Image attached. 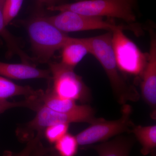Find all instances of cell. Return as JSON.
<instances>
[{
    "label": "cell",
    "instance_id": "cell-1",
    "mask_svg": "<svg viewBox=\"0 0 156 156\" xmlns=\"http://www.w3.org/2000/svg\"><path fill=\"white\" fill-rule=\"evenodd\" d=\"M112 31L92 37L85 38L90 54L100 62L109 81L113 93L122 105L128 101H137L140 95L137 90L120 74L113 50Z\"/></svg>",
    "mask_w": 156,
    "mask_h": 156
},
{
    "label": "cell",
    "instance_id": "cell-2",
    "mask_svg": "<svg viewBox=\"0 0 156 156\" xmlns=\"http://www.w3.org/2000/svg\"><path fill=\"white\" fill-rule=\"evenodd\" d=\"M27 29L34 55V62L49 63L55 52L72 38L52 24L48 17L33 18L28 22Z\"/></svg>",
    "mask_w": 156,
    "mask_h": 156
},
{
    "label": "cell",
    "instance_id": "cell-3",
    "mask_svg": "<svg viewBox=\"0 0 156 156\" xmlns=\"http://www.w3.org/2000/svg\"><path fill=\"white\" fill-rule=\"evenodd\" d=\"M133 8L126 0H81L50 6L48 9L58 12L72 11L93 17L116 18L131 22L136 20Z\"/></svg>",
    "mask_w": 156,
    "mask_h": 156
},
{
    "label": "cell",
    "instance_id": "cell-4",
    "mask_svg": "<svg viewBox=\"0 0 156 156\" xmlns=\"http://www.w3.org/2000/svg\"><path fill=\"white\" fill-rule=\"evenodd\" d=\"M52 81L49 89L55 95L62 98L78 101L82 103H89L92 99L91 91L78 75L74 69L60 62L48 63Z\"/></svg>",
    "mask_w": 156,
    "mask_h": 156
},
{
    "label": "cell",
    "instance_id": "cell-5",
    "mask_svg": "<svg viewBox=\"0 0 156 156\" xmlns=\"http://www.w3.org/2000/svg\"><path fill=\"white\" fill-rule=\"evenodd\" d=\"M132 108L131 105H123L122 115L118 119L107 121L100 118L96 122L76 136L79 145H90L98 142H104L111 137L129 132L134 126L131 119Z\"/></svg>",
    "mask_w": 156,
    "mask_h": 156
},
{
    "label": "cell",
    "instance_id": "cell-6",
    "mask_svg": "<svg viewBox=\"0 0 156 156\" xmlns=\"http://www.w3.org/2000/svg\"><path fill=\"white\" fill-rule=\"evenodd\" d=\"M36 112L32 120L17 129L18 135L28 137L34 133L43 135L47 127L55 124L82 122L92 124L100 119L95 118L94 109L85 112L63 113L54 111L43 105Z\"/></svg>",
    "mask_w": 156,
    "mask_h": 156
},
{
    "label": "cell",
    "instance_id": "cell-7",
    "mask_svg": "<svg viewBox=\"0 0 156 156\" xmlns=\"http://www.w3.org/2000/svg\"><path fill=\"white\" fill-rule=\"evenodd\" d=\"M123 28L112 31V43L119 70L134 76H140L145 67L147 53H143L126 36Z\"/></svg>",
    "mask_w": 156,
    "mask_h": 156
},
{
    "label": "cell",
    "instance_id": "cell-8",
    "mask_svg": "<svg viewBox=\"0 0 156 156\" xmlns=\"http://www.w3.org/2000/svg\"><path fill=\"white\" fill-rule=\"evenodd\" d=\"M48 18L52 24L65 33L94 30L112 31L118 28L128 29L105 20L104 17L87 16L70 11H61Z\"/></svg>",
    "mask_w": 156,
    "mask_h": 156
},
{
    "label": "cell",
    "instance_id": "cell-9",
    "mask_svg": "<svg viewBox=\"0 0 156 156\" xmlns=\"http://www.w3.org/2000/svg\"><path fill=\"white\" fill-rule=\"evenodd\" d=\"M140 89L144 100L152 109L154 118L156 111V40L152 37L147 59L142 74Z\"/></svg>",
    "mask_w": 156,
    "mask_h": 156
},
{
    "label": "cell",
    "instance_id": "cell-10",
    "mask_svg": "<svg viewBox=\"0 0 156 156\" xmlns=\"http://www.w3.org/2000/svg\"><path fill=\"white\" fill-rule=\"evenodd\" d=\"M0 76L17 80L43 79L50 80V69L37 68L32 64H13L0 62Z\"/></svg>",
    "mask_w": 156,
    "mask_h": 156
},
{
    "label": "cell",
    "instance_id": "cell-11",
    "mask_svg": "<svg viewBox=\"0 0 156 156\" xmlns=\"http://www.w3.org/2000/svg\"><path fill=\"white\" fill-rule=\"evenodd\" d=\"M133 136L118 135L114 139L91 146L98 156H129L134 146Z\"/></svg>",
    "mask_w": 156,
    "mask_h": 156
},
{
    "label": "cell",
    "instance_id": "cell-12",
    "mask_svg": "<svg viewBox=\"0 0 156 156\" xmlns=\"http://www.w3.org/2000/svg\"><path fill=\"white\" fill-rule=\"evenodd\" d=\"M42 103L45 106L55 112L63 113L85 112L94 109L88 105H78L75 101L62 98L55 95L48 88L41 97Z\"/></svg>",
    "mask_w": 156,
    "mask_h": 156
},
{
    "label": "cell",
    "instance_id": "cell-13",
    "mask_svg": "<svg viewBox=\"0 0 156 156\" xmlns=\"http://www.w3.org/2000/svg\"><path fill=\"white\" fill-rule=\"evenodd\" d=\"M61 50V63L73 69L75 68L87 54L90 53L85 38L72 37L70 41Z\"/></svg>",
    "mask_w": 156,
    "mask_h": 156
},
{
    "label": "cell",
    "instance_id": "cell-14",
    "mask_svg": "<svg viewBox=\"0 0 156 156\" xmlns=\"http://www.w3.org/2000/svg\"><path fill=\"white\" fill-rule=\"evenodd\" d=\"M44 91L35 89L28 86H22L14 83L10 80L0 76V101L17 96H24L26 99L41 98Z\"/></svg>",
    "mask_w": 156,
    "mask_h": 156
},
{
    "label": "cell",
    "instance_id": "cell-15",
    "mask_svg": "<svg viewBox=\"0 0 156 156\" xmlns=\"http://www.w3.org/2000/svg\"><path fill=\"white\" fill-rule=\"evenodd\" d=\"M4 22L2 12L0 9V36L2 38L7 45V55L8 57H11L17 55L20 58L22 63L31 64L34 63L32 57L29 56L21 48L19 41L17 38L10 32Z\"/></svg>",
    "mask_w": 156,
    "mask_h": 156
},
{
    "label": "cell",
    "instance_id": "cell-16",
    "mask_svg": "<svg viewBox=\"0 0 156 156\" xmlns=\"http://www.w3.org/2000/svg\"><path fill=\"white\" fill-rule=\"evenodd\" d=\"M130 133L134 134L142 146L141 153L147 155L152 152L156 147V126H142L134 125Z\"/></svg>",
    "mask_w": 156,
    "mask_h": 156
},
{
    "label": "cell",
    "instance_id": "cell-17",
    "mask_svg": "<svg viewBox=\"0 0 156 156\" xmlns=\"http://www.w3.org/2000/svg\"><path fill=\"white\" fill-rule=\"evenodd\" d=\"M55 149L60 156H74L78 151V144L76 136L66 133L55 143Z\"/></svg>",
    "mask_w": 156,
    "mask_h": 156
},
{
    "label": "cell",
    "instance_id": "cell-18",
    "mask_svg": "<svg viewBox=\"0 0 156 156\" xmlns=\"http://www.w3.org/2000/svg\"><path fill=\"white\" fill-rule=\"evenodd\" d=\"M37 134L36 136L29 140L25 147L15 156H42L48 151V150L43 147L41 143L42 136Z\"/></svg>",
    "mask_w": 156,
    "mask_h": 156
},
{
    "label": "cell",
    "instance_id": "cell-19",
    "mask_svg": "<svg viewBox=\"0 0 156 156\" xmlns=\"http://www.w3.org/2000/svg\"><path fill=\"white\" fill-rule=\"evenodd\" d=\"M41 106V102L38 99H26L18 101H0V114L6 111L14 108H27L36 111Z\"/></svg>",
    "mask_w": 156,
    "mask_h": 156
},
{
    "label": "cell",
    "instance_id": "cell-20",
    "mask_svg": "<svg viewBox=\"0 0 156 156\" xmlns=\"http://www.w3.org/2000/svg\"><path fill=\"white\" fill-rule=\"evenodd\" d=\"M23 1V0H5L2 12L6 26L18 14Z\"/></svg>",
    "mask_w": 156,
    "mask_h": 156
},
{
    "label": "cell",
    "instance_id": "cell-21",
    "mask_svg": "<svg viewBox=\"0 0 156 156\" xmlns=\"http://www.w3.org/2000/svg\"><path fill=\"white\" fill-rule=\"evenodd\" d=\"M69 124H55L49 126L44 131L46 138L50 143H55L67 133Z\"/></svg>",
    "mask_w": 156,
    "mask_h": 156
},
{
    "label": "cell",
    "instance_id": "cell-22",
    "mask_svg": "<svg viewBox=\"0 0 156 156\" xmlns=\"http://www.w3.org/2000/svg\"><path fill=\"white\" fill-rule=\"evenodd\" d=\"M40 2L48 5V7L56 5L57 3L62 0H37Z\"/></svg>",
    "mask_w": 156,
    "mask_h": 156
},
{
    "label": "cell",
    "instance_id": "cell-23",
    "mask_svg": "<svg viewBox=\"0 0 156 156\" xmlns=\"http://www.w3.org/2000/svg\"><path fill=\"white\" fill-rule=\"evenodd\" d=\"M50 154H47L46 156H60L58 153L57 152L53 150H50Z\"/></svg>",
    "mask_w": 156,
    "mask_h": 156
},
{
    "label": "cell",
    "instance_id": "cell-24",
    "mask_svg": "<svg viewBox=\"0 0 156 156\" xmlns=\"http://www.w3.org/2000/svg\"><path fill=\"white\" fill-rule=\"evenodd\" d=\"M5 0H0V9L2 10L3 5H4V2Z\"/></svg>",
    "mask_w": 156,
    "mask_h": 156
},
{
    "label": "cell",
    "instance_id": "cell-25",
    "mask_svg": "<svg viewBox=\"0 0 156 156\" xmlns=\"http://www.w3.org/2000/svg\"><path fill=\"white\" fill-rule=\"evenodd\" d=\"M126 1H128L129 3H131V5L134 6V4L136 3V0H126Z\"/></svg>",
    "mask_w": 156,
    "mask_h": 156
},
{
    "label": "cell",
    "instance_id": "cell-26",
    "mask_svg": "<svg viewBox=\"0 0 156 156\" xmlns=\"http://www.w3.org/2000/svg\"></svg>",
    "mask_w": 156,
    "mask_h": 156
}]
</instances>
